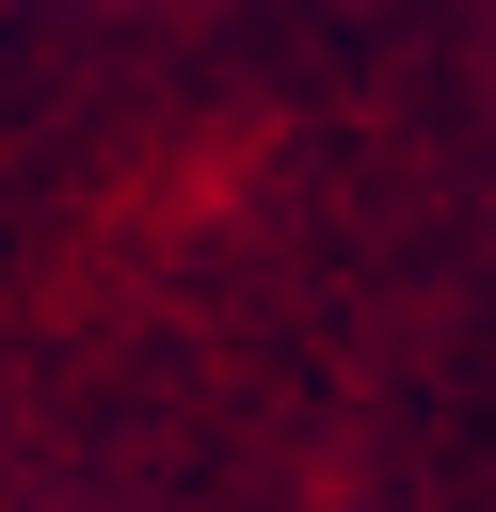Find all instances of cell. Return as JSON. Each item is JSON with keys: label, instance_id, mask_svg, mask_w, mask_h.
Segmentation results:
<instances>
[]
</instances>
